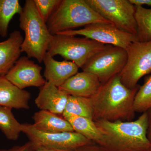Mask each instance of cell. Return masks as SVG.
<instances>
[{"label": "cell", "mask_w": 151, "mask_h": 151, "mask_svg": "<svg viewBox=\"0 0 151 151\" xmlns=\"http://www.w3.org/2000/svg\"><path fill=\"white\" fill-rule=\"evenodd\" d=\"M139 86L130 89L122 83L118 75L102 84L91 98L94 122H130L135 117L134 103Z\"/></svg>", "instance_id": "cell-1"}, {"label": "cell", "mask_w": 151, "mask_h": 151, "mask_svg": "<svg viewBox=\"0 0 151 151\" xmlns=\"http://www.w3.org/2000/svg\"><path fill=\"white\" fill-rule=\"evenodd\" d=\"M94 122L103 135L100 146L107 151H151V143L147 136V112L135 121Z\"/></svg>", "instance_id": "cell-2"}, {"label": "cell", "mask_w": 151, "mask_h": 151, "mask_svg": "<svg viewBox=\"0 0 151 151\" xmlns=\"http://www.w3.org/2000/svg\"><path fill=\"white\" fill-rule=\"evenodd\" d=\"M19 26L24 32L21 50L28 57L42 62L52 35L39 12L34 0H27L19 14Z\"/></svg>", "instance_id": "cell-3"}, {"label": "cell", "mask_w": 151, "mask_h": 151, "mask_svg": "<svg viewBox=\"0 0 151 151\" xmlns=\"http://www.w3.org/2000/svg\"><path fill=\"white\" fill-rule=\"evenodd\" d=\"M96 23L111 24L91 8L84 0H61L46 24L49 32L54 35Z\"/></svg>", "instance_id": "cell-4"}, {"label": "cell", "mask_w": 151, "mask_h": 151, "mask_svg": "<svg viewBox=\"0 0 151 151\" xmlns=\"http://www.w3.org/2000/svg\"><path fill=\"white\" fill-rule=\"evenodd\" d=\"M106 45L85 37L56 34L52 36L47 52L52 57L60 55L81 68Z\"/></svg>", "instance_id": "cell-5"}, {"label": "cell", "mask_w": 151, "mask_h": 151, "mask_svg": "<svg viewBox=\"0 0 151 151\" xmlns=\"http://www.w3.org/2000/svg\"><path fill=\"white\" fill-rule=\"evenodd\" d=\"M97 13L119 29L137 35L135 6L129 0H84Z\"/></svg>", "instance_id": "cell-6"}, {"label": "cell", "mask_w": 151, "mask_h": 151, "mask_svg": "<svg viewBox=\"0 0 151 151\" xmlns=\"http://www.w3.org/2000/svg\"><path fill=\"white\" fill-rule=\"evenodd\" d=\"M126 50L127 63L118 75L126 87L134 89L142 77L151 72V41L134 42Z\"/></svg>", "instance_id": "cell-7"}, {"label": "cell", "mask_w": 151, "mask_h": 151, "mask_svg": "<svg viewBox=\"0 0 151 151\" xmlns=\"http://www.w3.org/2000/svg\"><path fill=\"white\" fill-rule=\"evenodd\" d=\"M127 60L126 49L106 45L105 48L89 59L81 69L96 75L103 84L119 75L126 65Z\"/></svg>", "instance_id": "cell-8"}, {"label": "cell", "mask_w": 151, "mask_h": 151, "mask_svg": "<svg viewBox=\"0 0 151 151\" xmlns=\"http://www.w3.org/2000/svg\"><path fill=\"white\" fill-rule=\"evenodd\" d=\"M21 130L29 139L31 149L45 147L75 150L94 143L75 132L47 133L37 129L32 124L28 123L22 124Z\"/></svg>", "instance_id": "cell-9"}, {"label": "cell", "mask_w": 151, "mask_h": 151, "mask_svg": "<svg viewBox=\"0 0 151 151\" xmlns=\"http://www.w3.org/2000/svg\"><path fill=\"white\" fill-rule=\"evenodd\" d=\"M57 34L83 36L100 43L125 49L132 42L139 41L137 36L122 30L111 24L103 23L92 24L82 29L65 31Z\"/></svg>", "instance_id": "cell-10"}, {"label": "cell", "mask_w": 151, "mask_h": 151, "mask_svg": "<svg viewBox=\"0 0 151 151\" xmlns=\"http://www.w3.org/2000/svg\"><path fill=\"white\" fill-rule=\"evenodd\" d=\"M42 67L27 56L21 57L5 75L6 78L21 89L41 87L46 82L41 74Z\"/></svg>", "instance_id": "cell-11"}, {"label": "cell", "mask_w": 151, "mask_h": 151, "mask_svg": "<svg viewBox=\"0 0 151 151\" xmlns=\"http://www.w3.org/2000/svg\"><path fill=\"white\" fill-rule=\"evenodd\" d=\"M101 85L96 75L83 71L76 73L58 88L70 96L92 98Z\"/></svg>", "instance_id": "cell-12"}, {"label": "cell", "mask_w": 151, "mask_h": 151, "mask_svg": "<svg viewBox=\"0 0 151 151\" xmlns=\"http://www.w3.org/2000/svg\"><path fill=\"white\" fill-rule=\"evenodd\" d=\"M42 62L45 66L44 76L46 81L58 87L78 73L79 68L71 61L55 60L47 52L44 55Z\"/></svg>", "instance_id": "cell-13"}, {"label": "cell", "mask_w": 151, "mask_h": 151, "mask_svg": "<svg viewBox=\"0 0 151 151\" xmlns=\"http://www.w3.org/2000/svg\"><path fill=\"white\" fill-rule=\"evenodd\" d=\"M40 88L35 100L38 108L40 110L48 111L57 115H62L69 95L48 81H46Z\"/></svg>", "instance_id": "cell-14"}, {"label": "cell", "mask_w": 151, "mask_h": 151, "mask_svg": "<svg viewBox=\"0 0 151 151\" xmlns=\"http://www.w3.org/2000/svg\"><path fill=\"white\" fill-rule=\"evenodd\" d=\"M31 97L29 92L19 89L5 76L0 75V106L18 110H28Z\"/></svg>", "instance_id": "cell-15"}, {"label": "cell", "mask_w": 151, "mask_h": 151, "mask_svg": "<svg viewBox=\"0 0 151 151\" xmlns=\"http://www.w3.org/2000/svg\"><path fill=\"white\" fill-rule=\"evenodd\" d=\"M23 40L21 33L15 30L7 39L0 42V75L5 76L19 58Z\"/></svg>", "instance_id": "cell-16"}, {"label": "cell", "mask_w": 151, "mask_h": 151, "mask_svg": "<svg viewBox=\"0 0 151 151\" xmlns=\"http://www.w3.org/2000/svg\"><path fill=\"white\" fill-rule=\"evenodd\" d=\"M34 127L47 133L74 132L69 122L63 117L48 111L40 110L32 117Z\"/></svg>", "instance_id": "cell-17"}, {"label": "cell", "mask_w": 151, "mask_h": 151, "mask_svg": "<svg viewBox=\"0 0 151 151\" xmlns=\"http://www.w3.org/2000/svg\"><path fill=\"white\" fill-rule=\"evenodd\" d=\"M63 117L69 122L74 132L95 144L101 145L103 142V134L93 120L72 114Z\"/></svg>", "instance_id": "cell-18"}, {"label": "cell", "mask_w": 151, "mask_h": 151, "mask_svg": "<svg viewBox=\"0 0 151 151\" xmlns=\"http://www.w3.org/2000/svg\"><path fill=\"white\" fill-rule=\"evenodd\" d=\"M12 109L0 106V130L8 139L17 141L22 132V124L15 118Z\"/></svg>", "instance_id": "cell-19"}, {"label": "cell", "mask_w": 151, "mask_h": 151, "mask_svg": "<svg viewBox=\"0 0 151 151\" xmlns=\"http://www.w3.org/2000/svg\"><path fill=\"white\" fill-rule=\"evenodd\" d=\"M93 113L91 98L69 95L65 111L62 115L63 117L72 114L93 120Z\"/></svg>", "instance_id": "cell-20"}, {"label": "cell", "mask_w": 151, "mask_h": 151, "mask_svg": "<svg viewBox=\"0 0 151 151\" xmlns=\"http://www.w3.org/2000/svg\"><path fill=\"white\" fill-rule=\"evenodd\" d=\"M22 9L18 0H0V36L7 37L11 20L16 14H19Z\"/></svg>", "instance_id": "cell-21"}, {"label": "cell", "mask_w": 151, "mask_h": 151, "mask_svg": "<svg viewBox=\"0 0 151 151\" xmlns=\"http://www.w3.org/2000/svg\"><path fill=\"white\" fill-rule=\"evenodd\" d=\"M135 6L138 40L140 42L151 41V9L139 6Z\"/></svg>", "instance_id": "cell-22"}, {"label": "cell", "mask_w": 151, "mask_h": 151, "mask_svg": "<svg viewBox=\"0 0 151 151\" xmlns=\"http://www.w3.org/2000/svg\"><path fill=\"white\" fill-rule=\"evenodd\" d=\"M151 108V75L140 86L134 103L135 112L143 113Z\"/></svg>", "instance_id": "cell-23"}, {"label": "cell", "mask_w": 151, "mask_h": 151, "mask_svg": "<svg viewBox=\"0 0 151 151\" xmlns=\"http://www.w3.org/2000/svg\"><path fill=\"white\" fill-rule=\"evenodd\" d=\"M41 16L45 23L59 5L61 0H34Z\"/></svg>", "instance_id": "cell-24"}, {"label": "cell", "mask_w": 151, "mask_h": 151, "mask_svg": "<svg viewBox=\"0 0 151 151\" xmlns=\"http://www.w3.org/2000/svg\"><path fill=\"white\" fill-rule=\"evenodd\" d=\"M76 151H108L102 146L95 144H89L80 147L76 150Z\"/></svg>", "instance_id": "cell-25"}, {"label": "cell", "mask_w": 151, "mask_h": 151, "mask_svg": "<svg viewBox=\"0 0 151 151\" xmlns=\"http://www.w3.org/2000/svg\"><path fill=\"white\" fill-rule=\"evenodd\" d=\"M32 145L30 142L20 146H15L9 149H1L0 151H26L31 149Z\"/></svg>", "instance_id": "cell-26"}, {"label": "cell", "mask_w": 151, "mask_h": 151, "mask_svg": "<svg viewBox=\"0 0 151 151\" xmlns=\"http://www.w3.org/2000/svg\"><path fill=\"white\" fill-rule=\"evenodd\" d=\"M129 1L134 6H143V5H147L151 8V0H129Z\"/></svg>", "instance_id": "cell-27"}, {"label": "cell", "mask_w": 151, "mask_h": 151, "mask_svg": "<svg viewBox=\"0 0 151 151\" xmlns=\"http://www.w3.org/2000/svg\"><path fill=\"white\" fill-rule=\"evenodd\" d=\"M34 151H76L74 150H65V149L54 148L38 147L33 149Z\"/></svg>", "instance_id": "cell-28"}, {"label": "cell", "mask_w": 151, "mask_h": 151, "mask_svg": "<svg viewBox=\"0 0 151 151\" xmlns=\"http://www.w3.org/2000/svg\"><path fill=\"white\" fill-rule=\"evenodd\" d=\"M148 115V123L147 132V136L149 141L151 143V108L147 111Z\"/></svg>", "instance_id": "cell-29"}, {"label": "cell", "mask_w": 151, "mask_h": 151, "mask_svg": "<svg viewBox=\"0 0 151 151\" xmlns=\"http://www.w3.org/2000/svg\"><path fill=\"white\" fill-rule=\"evenodd\" d=\"M26 151H34L32 150L31 149H29V150H26Z\"/></svg>", "instance_id": "cell-30"}]
</instances>
